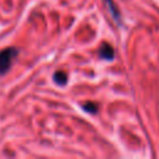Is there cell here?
<instances>
[{
  "instance_id": "6da1fadb",
  "label": "cell",
  "mask_w": 159,
  "mask_h": 159,
  "mask_svg": "<svg viewBox=\"0 0 159 159\" xmlns=\"http://www.w3.org/2000/svg\"><path fill=\"white\" fill-rule=\"evenodd\" d=\"M17 53L19 51L15 47H6L0 51V75H5L10 70Z\"/></svg>"
},
{
  "instance_id": "7a4b0ae2",
  "label": "cell",
  "mask_w": 159,
  "mask_h": 159,
  "mask_svg": "<svg viewBox=\"0 0 159 159\" xmlns=\"http://www.w3.org/2000/svg\"><path fill=\"white\" fill-rule=\"evenodd\" d=\"M103 2L106 4V6H107V9L109 10V12H111L112 17L114 19V21H116L118 25H120V22H122V21H120V20H122V15H120V12H119L117 5L114 4V1H113V0H103Z\"/></svg>"
},
{
  "instance_id": "3957f363",
  "label": "cell",
  "mask_w": 159,
  "mask_h": 159,
  "mask_svg": "<svg viewBox=\"0 0 159 159\" xmlns=\"http://www.w3.org/2000/svg\"><path fill=\"white\" fill-rule=\"evenodd\" d=\"M98 56L102 58V60H107V61H111L113 60L114 57V50L113 47L109 45V43H103L98 51Z\"/></svg>"
},
{
  "instance_id": "277c9868",
  "label": "cell",
  "mask_w": 159,
  "mask_h": 159,
  "mask_svg": "<svg viewBox=\"0 0 159 159\" xmlns=\"http://www.w3.org/2000/svg\"><path fill=\"white\" fill-rule=\"evenodd\" d=\"M53 82L58 86H63L67 83V75L63 71H57L53 75Z\"/></svg>"
},
{
  "instance_id": "5b68a950",
  "label": "cell",
  "mask_w": 159,
  "mask_h": 159,
  "mask_svg": "<svg viewBox=\"0 0 159 159\" xmlns=\"http://www.w3.org/2000/svg\"><path fill=\"white\" fill-rule=\"evenodd\" d=\"M83 111L87 112V113H96L98 111V104L94 103V102H86L83 106H82Z\"/></svg>"
}]
</instances>
